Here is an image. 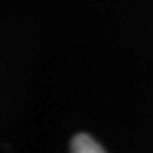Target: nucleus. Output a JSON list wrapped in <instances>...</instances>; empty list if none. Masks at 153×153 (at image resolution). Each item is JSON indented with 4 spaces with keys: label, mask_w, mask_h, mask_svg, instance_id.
I'll list each match as a JSON object with an SVG mask.
<instances>
[{
    "label": "nucleus",
    "mask_w": 153,
    "mask_h": 153,
    "mask_svg": "<svg viewBox=\"0 0 153 153\" xmlns=\"http://www.w3.org/2000/svg\"><path fill=\"white\" fill-rule=\"evenodd\" d=\"M70 153H105V149L91 135L79 133L70 142Z\"/></svg>",
    "instance_id": "nucleus-1"
}]
</instances>
